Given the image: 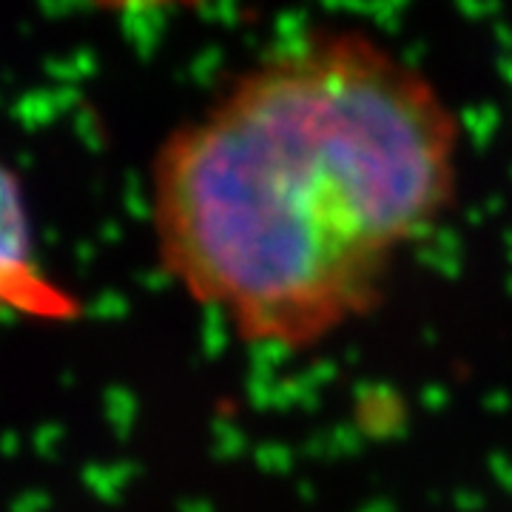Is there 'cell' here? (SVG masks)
Masks as SVG:
<instances>
[{"label":"cell","instance_id":"obj_3","mask_svg":"<svg viewBox=\"0 0 512 512\" xmlns=\"http://www.w3.org/2000/svg\"><path fill=\"white\" fill-rule=\"evenodd\" d=\"M89 3L111 15H151V12L185 9L197 0H89Z\"/></svg>","mask_w":512,"mask_h":512},{"label":"cell","instance_id":"obj_2","mask_svg":"<svg viewBox=\"0 0 512 512\" xmlns=\"http://www.w3.org/2000/svg\"><path fill=\"white\" fill-rule=\"evenodd\" d=\"M3 296L15 302L20 313L37 319L74 316L72 296L55 288L35 265L29 248L26 208L20 205L18 183H6V251H3Z\"/></svg>","mask_w":512,"mask_h":512},{"label":"cell","instance_id":"obj_1","mask_svg":"<svg viewBox=\"0 0 512 512\" xmlns=\"http://www.w3.org/2000/svg\"><path fill=\"white\" fill-rule=\"evenodd\" d=\"M461 126L359 29H313L237 74L151 168L163 271L256 348L299 353L382 299L450 211Z\"/></svg>","mask_w":512,"mask_h":512}]
</instances>
